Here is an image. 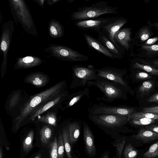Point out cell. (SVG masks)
<instances>
[{
  "mask_svg": "<svg viewBox=\"0 0 158 158\" xmlns=\"http://www.w3.org/2000/svg\"><path fill=\"white\" fill-rule=\"evenodd\" d=\"M67 83L63 81L38 94L30 96L19 107V113L13 120L12 130L17 131L23 121L34 110L44 103L59 95L66 88Z\"/></svg>",
  "mask_w": 158,
  "mask_h": 158,
  "instance_id": "obj_1",
  "label": "cell"
},
{
  "mask_svg": "<svg viewBox=\"0 0 158 158\" xmlns=\"http://www.w3.org/2000/svg\"><path fill=\"white\" fill-rule=\"evenodd\" d=\"M8 3L16 25L19 22L26 32L38 37L37 29L25 1L23 0H9Z\"/></svg>",
  "mask_w": 158,
  "mask_h": 158,
  "instance_id": "obj_2",
  "label": "cell"
},
{
  "mask_svg": "<svg viewBox=\"0 0 158 158\" xmlns=\"http://www.w3.org/2000/svg\"><path fill=\"white\" fill-rule=\"evenodd\" d=\"M87 85L96 87L103 93L102 96L97 98L98 101L111 103L116 100L126 98V89L123 86L104 78L97 77L96 80L89 81Z\"/></svg>",
  "mask_w": 158,
  "mask_h": 158,
  "instance_id": "obj_3",
  "label": "cell"
},
{
  "mask_svg": "<svg viewBox=\"0 0 158 158\" xmlns=\"http://www.w3.org/2000/svg\"><path fill=\"white\" fill-rule=\"evenodd\" d=\"M118 9V7L109 6L106 2L102 1L78 8L72 12L71 17L73 20L77 21L94 19L104 14H117Z\"/></svg>",
  "mask_w": 158,
  "mask_h": 158,
  "instance_id": "obj_4",
  "label": "cell"
},
{
  "mask_svg": "<svg viewBox=\"0 0 158 158\" xmlns=\"http://www.w3.org/2000/svg\"><path fill=\"white\" fill-rule=\"evenodd\" d=\"M44 52L49 57L64 61L76 62L85 61L89 59L88 56L70 47L57 44H49Z\"/></svg>",
  "mask_w": 158,
  "mask_h": 158,
  "instance_id": "obj_5",
  "label": "cell"
},
{
  "mask_svg": "<svg viewBox=\"0 0 158 158\" xmlns=\"http://www.w3.org/2000/svg\"><path fill=\"white\" fill-rule=\"evenodd\" d=\"M129 116L89 114L88 117L90 120L100 127L116 130L120 129L127 123Z\"/></svg>",
  "mask_w": 158,
  "mask_h": 158,
  "instance_id": "obj_6",
  "label": "cell"
},
{
  "mask_svg": "<svg viewBox=\"0 0 158 158\" xmlns=\"http://www.w3.org/2000/svg\"><path fill=\"white\" fill-rule=\"evenodd\" d=\"M72 79L70 89L85 86L89 81L97 79V69L91 65L88 66L75 65L72 67Z\"/></svg>",
  "mask_w": 158,
  "mask_h": 158,
  "instance_id": "obj_7",
  "label": "cell"
},
{
  "mask_svg": "<svg viewBox=\"0 0 158 158\" xmlns=\"http://www.w3.org/2000/svg\"><path fill=\"white\" fill-rule=\"evenodd\" d=\"M15 28L13 21L12 20L5 22L2 25L0 40V51L2 55V61L1 67L2 78L4 76L6 70L8 52Z\"/></svg>",
  "mask_w": 158,
  "mask_h": 158,
  "instance_id": "obj_8",
  "label": "cell"
},
{
  "mask_svg": "<svg viewBox=\"0 0 158 158\" xmlns=\"http://www.w3.org/2000/svg\"><path fill=\"white\" fill-rule=\"evenodd\" d=\"M69 95L68 90L65 89L58 96L44 103L32 111L21 126L25 123H27L35 121L38 116L51 110L52 108L60 107L61 104L67 99Z\"/></svg>",
  "mask_w": 158,
  "mask_h": 158,
  "instance_id": "obj_9",
  "label": "cell"
},
{
  "mask_svg": "<svg viewBox=\"0 0 158 158\" xmlns=\"http://www.w3.org/2000/svg\"><path fill=\"white\" fill-rule=\"evenodd\" d=\"M89 114H109L129 116L135 113L132 107L110 106L103 103L94 104L88 110Z\"/></svg>",
  "mask_w": 158,
  "mask_h": 158,
  "instance_id": "obj_10",
  "label": "cell"
},
{
  "mask_svg": "<svg viewBox=\"0 0 158 158\" xmlns=\"http://www.w3.org/2000/svg\"><path fill=\"white\" fill-rule=\"evenodd\" d=\"M126 70L124 69L107 66L97 69V76L112 81L128 89L129 86L124 79Z\"/></svg>",
  "mask_w": 158,
  "mask_h": 158,
  "instance_id": "obj_11",
  "label": "cell"
},
{
  "mask_svg": "<svg viewBox=\"0 0 158 158\" xmlns=\"http://www.w3.org/2000/svg\"><path fill=\"white\" fill-rule=\"evenodd\" d=\"M127 21V19L123 17L110 18L102 30V31L108 39L118 49L121 50L120 48L116 43L114 36L115 33L126 24Z\"/></svg>",
  "mask_w": 158,
  "mask_h": 158,
  "instance_id": "obj_12",
  "label": "cell"
},
{
  "mask_svg": "<svg viewBox=\"0 0 158 158\" xmlns=\"http://www.w3.org/2000/svg\"><path fill=\"white\" fill-rule=\"evenodd\" d=\"M130 55L134 58L158 59V43L151 45L144 44L135 45L131 48Z\"/></svg>",
  "mask_w": 158,
  "mask_h": 158,
  "instance_id": "obj_13",
  "label": "cell"
},
{
  "mask_svg": "<svg viewBox=\"0 0 158 158\" xmlns=\"http://www.w3.org/2000/svg\"><path fill=\"white\" fill-rule=\"evenodd\" d=\"M132 29L126 27L120 29L115 34L114 40L120 49L123 52H127L131 50L132 39Z\"/></svg>",
  "mask_w": 158,
  "mask_h": 158,
  "instance_id": "obj_14",
  "label": "cell"
},
{
  "mask_svg": "<svg viewBox=\"0 0 158 158\" xmlns=\"http://www.w3.org/2000/svg\"><path fill=\"white\" fill-rule=\"evenodd\" d=\"M110 19L98 18L83 20L76 22L75 25L82 30L94 31L98 33L102 31V28Z\"/></svg>",
  "mask_w": 158,
  "mask_h": 158,
  "instance_id": "obj_15",
  "label": "cell"
},
{
  "mask_svg": "<svg viewBox=\"0 0 158 158\" xmlns=\"http://www.w3.org/2000/svg\"><path fill=\"white\" fill-rule=\"evenodd\" d=\"M49 80L48 76L45 73L36 72L27 75L24 78V81L40 88L45 86L49 83Z\"/></svg>",
  "mask_w": 158,
  "mask_h": 158,
  "instance_id": "obj_16",
  "label": "cell"
},
{
  "mask_svg": "<svg viewBox=\"0 0 158 158\" xmlns=\"http://www.w3.org/2000/svg\"><path fill=\"white\" fill-rule=\"evenodd\" d=\"M14 65L15 69L31 68L41 64L43 60L40 58L33 56L18 57Z\"/></svg>",
  "mask_w": 158,
  "mask_h": 158,
  "instance_id": "obj_17",
  "label": "cell"
},
{
  "mask_svg": "<svg viewBox=\"0 0 158 158\" xmlns=\"http://www.w3.org/2000/svg\"><path fill=\"white\" fill-rule=\"evenodd\" d=\"M154 35L152 28L150 25L142 26L135 33L132 39L131 48L135 45L143 44Z\"/></svg>",
  "mask_w": 158,
  "mask_h": 158,
  "instance_id": "obj_18",
  "label": "cell"
},
{
  "mask_svg": "<svg viewBox=\"0 0 158 158\" xmlns=\"http://www.w3.org/2000/svg\"><path fill=\"white\" fill-rule=\"evenodd\" d=\"M83 36L87 45L90 48L97 51L110 58L116 59L114 55L93 36L87 34H84Z\"/></svg>",
  "mask_w": 158,
  "mask_h": 158,
  "instance_id": "obj_19",
  "label": "cell"
},
{
  "mask_svg": "<svg viewBox=\"0 0 158 158\" xmlns=\"http://www.w3.org/2000/svg\"><path fill=\"white\" fill-rule=\"evenodd\" d=\"M98 33V40L99 42L114 55L116 59H122L125 52L118 49L102 31Z\"/></svg>",
  "mask_w": 158,
  "mask_h": 158,
  "instance_id": "obj_20",
  "label": "cell"
},
{
  "mask_svg": "<svg viewBox=\"0 0 158 158\" xmlns=\"http://www.w3.org/2000/svg\"><path fill=\"white\" fill-rule=\"evenodd\" d=\"M83 136L86 149L89 155H93L96 152L93 133L88 124L85 122L83 123Z\"/></svg>",
  "mask_w": 158,
  "mask_h": 158,
  "instance_id": "obj_21",
  "label": "cell"
},
{
  "mask_svg": "<svg viewBox=\"0 0 158 158\" xmlns=\"http://www.w3.org/2000/svg\"><path fill=\"white\" fill-rule=\"evenodd\" d=\"M89 89L86 87L83 90H80L76 93L69 94L66 100V101L61 104V106L64 105V106L62 107L61 109L64 111L71 107L85 96L89 97Z\"/></svg>",
  "mask_w": 158,
  "mask_h": 158,
  "instance_id": "obj_22",
  "label": "cell"
},
{
  "mask_svg": "<svg viewBox=\"0 0 158 158\" xmlns=\"http://www.w3.org/2000/svg\"><path fill=\"white\" fill-rule=\"evenodd\" d=\"M22 90L14 91L8 98L5 105V108L8 114H11L15 110L22 100Z\"/></svg>",
  "mask_w": 158,
  "mask_h": 158,
  "instance_id": "obj_23",
  "label": "cell"
},
{
  "mask_svg": "<svg viewBox=\"0 0 158 158\" xmlns=\"http://www.w3.org/2000/svg\"><path fill=\"white\" fill-rule=\"evenodd\" d=\"M48 30L49 35L53 38H61L64 34L62 25L59 21L55 19L50 20L48 23Z\"/></svg>",
  "mask_w": 158,
  "mask_h": 158,
  "instance_id": "obj_24",
  "label": "cell"
},
{
  "mask_svg": "<svg viewBox=\"0 0 158 158\" xmlns=\"http://www.w3.org/2000/svg\"><path fill=\"white\" fill-rule=\"evenodd\" d=\"M134 137L137 139L147 143L158 139V133L143 128Z\"/></svg>",
  "mask_w": 158,
  "mask_h": 158,
  "instance_id": "obj_25",
  "label": "cell"
},
{
  "mask_svg": "<svg viewBox=\"0 0 158 158\" xmlns=\"http://www.w3.org/2000/svg\"><path fill=\"white\" fill-rule=\"evenodd\" d=\"M68 126L70 143L72 144L78 139L81 131V123L78 121H74L69 123Z\"/></svg>",
  "mask_w": 158,
  "mask_h": 158,
  "instance_id": "obj_26",
  "label": "cell"
},
{
  "mask_svg": "<svg viewBox=\"0 0 158 158\" xmlns=\"http://www.w3.org/2000/svg\"><path fill=\"white\" fill-rule=\"evenodd\" d=\"M134 58L131 62L133 68L143 70L152 75H158V68L142 62L138 58Z\"/></svg>",
  "mask_w": 158,
  "mask_h": 158,
  "instance_id": "obj_27",
  "label": "cell"
},
{
  "mask_svg": "<svg viewBox=\"0 0 158 158\" xmlns=\"http://www.w3.org/2000/svg\"><path fill=\"white\" fill-rule=\"evenodd\" d=\"M36 119L38 122L47 123L55 127L57 125V112L55 111H48L45 113L44 114L39 116Z\"/></svg>",
  "mask_w": 158,
  "mask_h": 158,
  "instance_id": "obj_28",
  "label": "cell"
},
{
  "mask_svg": "<svg viewBox=\"0 0 158 158\" xmlns=\"http://www.w3.org/2000/svg\"><path fill=\"white\" fill-rule=\"evenodd\" d=\"M62 135L64 148L68 158H72L71 154L70 141L68 125L62 129Z\"/></svg>",
  "mask_w": 158,
  "mask_h": 158,
  "instance_id": "obj_29",
  "label": "cell"
},
{
  "mask_svg": "<svg viewBox=\"0 0 158 158\" xmlns=\"http://www.w3.org/2000/svg\"><path fill=\"white\" fill-rule=\"evenodd\" d=\"M128 122L133 125H145L153 123L155 120L141 116H128Z\"/></svg>",
  "mask_w": 158,
  "mask_h": 158,
  "instance_id": "obj_30",
  "label": "cell"
},
{
  "mask_svg": "<svg viewBox=\"0 0 158 158\" xmlns=\"http://www.w3.org/2000/svg\"><path fill=\"white\" fill-rule=\"evenodd\" d=\"M50 125L48 124L45 125L40 130L41 141L44 144L49 142L52 135V130Z\"/></svg>",
  "mask_w": 158,
  "mask_h": 158,
  "instance_id": "obj_31",
  "label": "cell"
},
{
  "mask_svg": "<svg viewBox=\"0 0 158 158\" xmlns=\"http://www.w3.org/2000/svg\"><path fill=\"white\" fill-rule=\"evenodd\" d=\"M34 134L33 131H31L23 140V149L26 152H29L33 147Z\"/></svg>",
  "mask_w": 158,
  "mask_h": 158,
  "instance_id": "obj_32",
  "label": "cell"
},
{
  "mask_svg": "<svg viewBox=\"0 0 158 158\" xmlns=\"http://www.w3.org/2000/svg\"><path fill=\"white\" fill-rule=\"evenodd\" d=\"M144 158H156L158 157V141L152 145L148 150L143 155Z\"/></svg>",
  "mask_w": 158,
  "mask_h": 158,
  "instance_id": "obj_33",
  "label": "cell"
},
{
  "mask_svg": "<svg viewBox=\"0 0 158 158\" xmlns=\"http://www.w3.org/2000/svg\"><path fill=\"white\" fill-rule=\"evenodd\" d=\"M123 154L125 158H135L138 152L131 144H129L126 147Z\"/></svg>",
  "mask_w": 158,
  "mask_h": 158,
  "instance_id": "obj_34",
  "label": "cell"
},
{
  "mask_svg": "<svg viewBox=\"0 0 158 158\" xmlns=\"http://www.w3.org/2000/svg\"><path fill=\"white\" fill-rule=\"evenodd\" d=\"M57 158H63L64 148L62 133L60 132L57 141Z\"/></svg>",
  "mask_w": 158,
  "mask_h": 158,
  "instance_id": "obj_35",
  "label": "cell"
},
{
  "mask_svg": "<svg viewBox=\"0 0 158 158\" xmlns=\"http://www.w3.org/2000/svg\"><path fill=\"white\" fill-rule=\"evenodd\" d=\"M50 147V158H57V140L56 137H55L51 143Z\"/></svg>",
  "mask_w": 158,
  "mask_h": 158,
  "instance_id": "obj_36",
  "label": "cell"
},
{
  "mask_svg": "<svg viewBox=\"0 0 158 158\" xmlns=\"http://www.w3.org/2000/svg\"><path fill=\"white\" fill-rule=\"evenodd\" d=\"M131 116H141L152 119H158V114L143 112H135L129 115Z\"/></svg>",
  "mask_w": 158,
  "mask_h": 158,
  "instance_id": "obj_37",
  "label": "cell"
},
{
  "mask_svg": "<svg viewBox=\"0 0 158 158\" xmlns=\"http://www.w3.org/2000/svg\"><path fill=\"white\" fill-rule=\"evenodd\" d=\"M126 140L125 138H123L114 145L116 148V156L118 158H120L122 151L125 143Z\"/></svg>",
  "mask_w": 158,
  "mask_h": 158,
  "instance_id": "obj_38",
  "label": "cell"
},
{
  "mask_svg": "<svg viewBox=\"0 0 158 158\" xmlns=\"http://www.w3.org/2000/svg\"><path fill=\"white\" fill-rule=\"evenodd\" d=\"M153 85L152 83L149 81H145L143 82L139 88V91L144 93L148 92L152 88Z\"/></svg>",
  "mask_w": 158,
  "mask_h": 158,
  "instance_id": "obj_39",
  "label": "cell"
},
{
  "mask_svg": "<svg viewBox=\"0 0 158 158\" xmlns=\"http://www.w3.org/2000/svg\"><path fill=\"white\" fill-rule=\"evenodd\" d=\"M138 58L142 62L158 68V59H146L139 58Z\"/></svg>",
  "mask_w": 158,
  "mask_h": 158,
  "instance_id": "obj_40",
  "label": "cell"
},
{
  "mask_svg": "<svg viewBox=\"0 0 158 158\" xmlns=\"http://www.w3.org/2000/svg\"><path fill=\"white\" fill-rule=\"evenodd\" d=\"M143 112L158 114V106L151 107H145L142 109Z\"/></svg>",
  "mask_w": 158,
  "mask_h": 158,
  "instance_id": "obj_41",
  "label": "cell"
},
{
  "mask_svg": "<svg viewBox=\"0 0 158 158\" xmlns=\"http://www.w3.org/2000/svg\"><path fill=\"white\" fill-rule=\"evenodd\" d=\"M136 78L139 79H146L151 78L152 76L148 73L144 72H139L135 75Z\"/></svg>",
  "mask_w": 158,
  "mask_h": 158,
  "instance_id": "obj_42",
  "label": "cell"
},
{
  "mask_svg": "<svg viewBox=\"0 0 158 158\" xmlns=\"http://www.w3.org/2000/svg\"><path fill=\"white\" fill-rule=\"evenodd\" d=\"M158 40V35L154 37L150 38L147 40L143 44L148 45H151L154 44Z\"/></svg>",
  "mask_w": 158,
  "mask_h": 158,
  "instance_id": "obj_43",
  "label": "cell"
},
{
  "mask_svg": "<svg viewBox=\"0 0 158 158\" xmlns=\"http://www.w3.org/2000/svg\"><path fill=\"white\" fill-rule=\"evenodd\" d=\"M147 101L150 102L158 103V93L152 95L147 100Z\"/></svg>",
  "mask_w": 158,
  "mask_h": 158,
  "instance_id": "obj_44",
  "label": "cell"
},
{
  "mask_svg": "<svg viewBox=\"0 0 158 158\" xmlns=\"http://www.w3.org/2000/svg\"><path fill=\"white\" fill-rule=\"evenodd\" d=\"M147 130L158 133V125H152L145 127Z\"/></svg>",
  "mask_w": 158,
  "mask_h": 158,
  "instance_id": "obj_45",
  "label": "cell"
},
{
  "mask_svg": "<svg viewBox=\"0 0 158 158\" xmlns=\"http://www.w3.org/2000/svg\"><path fill=\"white\" fill-rule=\"evenodd\" d=\"M148 25H150L152 28H154L157 31L158 33V22H151L149 21L148 22Z\"/></svg>",
  "mask_w": 158,
  "mask_h": 158,
  "instance_id": "obj_46",
  "label": "cell"
},
{
  "mask_svg": "<svg viewBox=\"0 0 158 158\" xmlns=\"http://www.w3.org/2000/svg\"><path fill=\"white\" fill-rule=\"evenodd\" d=\"M36 2L39 6L43 9L44 8V5L45 0H34Z\"/></svg>",
  "mask_w": 158,
  "mask_h": 158,
  "instance_id": "obj_47",
  "label": "cell"
},
{
  "mask_svg": "<svg viewBox=\"0 0 158 158\" xmlns=\"http://www.w3.org/2000/svg\"><path fill=\"white\" fill-rule=\"evenodd\" d=\"M60 0H48L47 1L46 3L48 5L52 6Z\"/></svg>",
  "mask_w": 158,
  "mask_h": 158,
  "instance_id": "obj_48",
  "label": "cell"
},
{
  "mask_svg": "<svg viewBox=\"0 0 158 158\" xmlns=\"http://www.w3.org/2000/svg\"><path fill=\"white\" fill-rule=\"evenodd\" d=\"M3 151L1 146L0 147V158H3Z\"/></svg>",
  "mask_w": 158,
  "mask_h": 158,
  "instance_id": "obj_49",
  "label": "cell"
},
{
  "mask_svg": "<svg viewBox=\"0 0 158 158\" xmlns=\"http://www.w3.org/2000/svg\"><path fill=\"white\" fill-rule=\"evenodd\" d=\"M102 158H109L108 154H106Z\"/></svg>",
  "mask_w": 158,
  "mask_h": 158,
  "instance_id": "obj_50",
  "label": "cell"
},
{
  "mask_svg": "<svg viewBox=\"0 0 158 158\" xmlns=\"http://www.w3.org/2000/svg\"><path fill=\"white\" fill-rule=\"evenodd\" d=\"M34 158H41V155L40 154H39L35 156Z\"/></svg>",
  "mask_w": 158,
  "mask_h": 158,
  "instance_id": "obj_51",
  "label": "cell"
}]
</instances>
